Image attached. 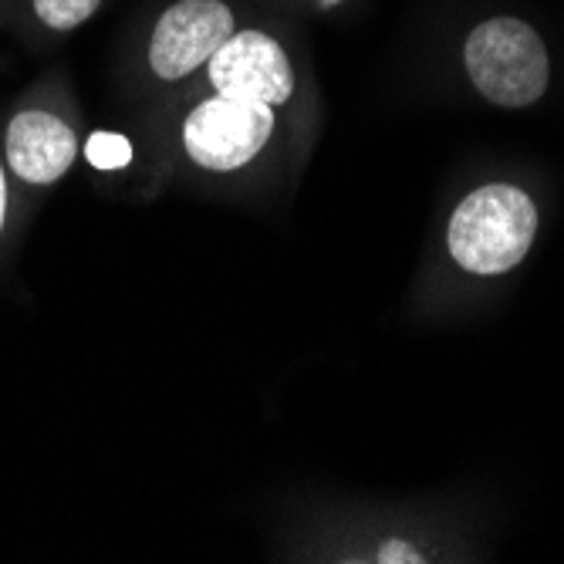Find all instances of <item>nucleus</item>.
<instances>
[{"label": "nucleus", "mask_w": 564, "mask_h": 564, "mask_svg": "<svg viewBox=\"0 0 564 564\" xmlns=\"http://www.w3.org/2000/svg\"><path fill=\"white\" fill-rule=\"evenodd\" d=\"M82 152H85V160L101 173H116L132 163V142L119 132H91Z\"/></svg>", "instance_id": "obj_8"}, {"label": "nucleus", "mask_w": 564, "mask_h": 564, "mask_svg": "<svg viewBox=\"0 0 564 564\" xmlns=\"http://www.w3.org/2000/svg\"><path fill=\"white\" fill-rule=\"evenodd\" d=\"M318 4H325V8H335V4H341V0H318Z\"/></svg>", "instance_id": "obj_11"}, {"label": "nucleus", "mask_w": 564, "mask_h": 564, "mask_svg": "<svg viewBox=\"0 0 564 564\" xmlns=\"http://www.w3.org/2000/svg\"><path fill=\"white\" fill-rule=\"evenodd\" d=\"M207 65L217 95L281 106L294 91V72L284 47L261 31L230 34Z\"/></svg>", "instance_id": "obj_5"}, {"label": "nucleus", "mask_w": 564, "mask_h": 564, "mask_svg": "<svg viewBox=\"0 0 564 564\" xmlns=\"http://www.w3.org/2000/svg\"><path fill=\"white\" fill-rule=\"evenodd\" d=\"M37 21L51 31H75L95 18L101 0H31Z\"/></svg>", "instance_id": "obj_7"}, {"label": "nucleus", "mask_w": 564, "mask_h": 564, "mask_svg": "<svg viewBox=\"0 0 564 564\" xmlns=\"http://www.w3.org/2000/svg\"><path fill=\"white\" fill-rule=\"evenodd\" d=\"M274 132V106L250 98L217 95L196 106L183 122L189 160L210 173H234L268 145Z\"/></svg>", "instance_id": "obj_3"}, {"label": "nucleus", "mask_w": 564, "mask_h": 564, "mask_svg": "<svg viewBox=\"0 0 564 564\" xmlns=\"http://www.w3.org/2000/svg\"><path fill=\"white\" fill-rule=\"evenodd\" d=\"M376 561H382V564H402V561L416 564V561H423V557H420V551H416L413 544H405V541H386V544L379 547V557H376Z\"/></svg>", "instance_id": "obj_9"}, {"label": "nucleus", "mask_w": 564, "mask_h": 564, "mask_svg": "<svg viewBox=\"0 0 564 564\" xmlns=\"http://www.w3.org/2000/svg\"><path fill=\"white\" fill-rule=\"evenodd\" d=\"M82 152L75 126L51 109H21L4 129V166L24 186H55Z\"/></svg>", "instance_id": "obj_6"}, {"label": "nucleus", "mask_w": 564, "mask_h": 564, "mask_svg": "<svg viewBox=\"0 0 564 564\" xmlns=\"http://www.w3.org/2000/svg\"><path fill=\"white\" fill-rule=\"evenodd\" d=\"M8 207H11V186H8V166H0V237L8 227Z\"/></svg>", "instance_id": "obj_10"}, {"label": "nucleus", "mask_w": 564, "mask_h": 564, "mask_svg": "<svg viewBox=\"0 0 564 564\" xmlns=\"http://www.w3.org/2000/svg\"><path fill=\"white\" fill-rule=\"evenodd\" d=\"M477 91L503 109H524L547 88V51L538 31L518 18H490L474 28L464 47Z\"/></svg>", "instance_id": "obj_2"}, {"label": "nucleus", "mask_w": 564, "mask_h": 564, "mask_svg": "<svg viewBox=\"0 0 564 564\" xmlns=\"http://www.w3.org/2000/svg\"><path fill=\"white\" fill-rule=\"evenodd\" d=\"M234 34V14L224 0H180L152 28L149 68L163 82L186 78L207 65Z\"/></svg>", "instance_id": "obj_4"}, {"label": "nucleus", "mask_w": 564, "mask_h": 564, "mask_svg": "<svg viewBox=\"0 0 564 564\" xmlns=\"http://www.w3.org/2000/svg\"><path fill=\"white\" fill-rule=\"evenodd\" d=\"M538 210L514 183H487L474 189L449 217L453 261L480 278L514 271L534 243Z\"/></svg>", "instance_id": "obj_1"}]
</instances>
